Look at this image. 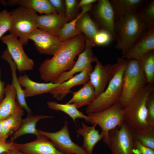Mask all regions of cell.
Segmentation results:
<instances>
[{
    "label": "cell",
    "instance_id": "cell-1",
    "mask_svg": "<svg viewBox=\"0 0 154 154\" xmlns=\"http://www.w3.org/2000/svg\"><path fill=\"white\" fill-rule=\"evenodd\" d=\"M85 37L82 33L62 42L53 56L44 61L39 68L40 78L44 82H53L62 73L71 70L75 57L83 51Z\"/></svg>",
    "mask_w": 154,
    "mask_h": 154
},
{
    "label": "cell",
    "instance_id": "cell-2",
    "mask_svg": "<svg viewBox=\"0 0 154 154\" xmlns=\"http://www.w3.org/2000/svg\"><path fill=\"white\" fill-rule=\"evenodd\" d=\"M115 47L123 55L129 50L138 39L151 27L150 24L137 13L128 11L116 14Z\"/></svg>",
    "mask_w": 154,
    "mask_h": 154
},
{
    "label": "cell",
    "instance_id": "cell-3",
    "mask_svg": "<svg viewBox=\"0 0 154 154\" xmlns=\"http://www.w3.org/2000/svg\"><path fill=\"white\" fill-rule=\"evenodd\" d=\"M127 60L122 56L117 58L116 72L109 82L107 88L92 102L85 110L88 114L106 109L118 102L122 91L123 77Z\"/></svg>",
    "mask_w": 154,
    "mask_h": 154
},
{
    "label": "cell",
    "instance_id": "cell-4",
    "mask_svg": "<svg viewBox=\"0 0 154 154\" xmlns=\"http://www.w3.org/2000/svg\"><path fill=\"white\" fill-rule=\"evenodd\" d=\"M154 92V84H147L140 90L124 108V122L133 131L149 125L147 120V102Z\"/></svg>",
    "mask_w": 154,
    "mask_h": 154
},
{
    "label": "cell",
    "instance_id": "cell-5",
    "mask_svg": "<svg viewBox=\"0 0 154 154\" xmlns=\"http://www.w3.org/2000/svg\"><path fill=\"white\" fill-rule=\"evenodd\" d=\"M127 60L123 75L122 92L117 102L124 108L147 84L139 61L133 59Z\"/></svg>",
    "mask_w": 154,
    "mask_h": 154
},
{
    "label": "cell",
    "instance_id": "cell-6",
    "mask_svg": "<svg viewBox=\"0 0 154 154\" xmlns=\"http://www.w3.org/2000/svg\"><path fill=\"white\" fill-rule=\"evenodd\" d=\"M86 121L92 125L96 124L100 127L104 135V142L109 145V133L117 127H120L124 122V108L118 102L110 107L102 111L88 114Z\"/></svg>",
    "mask_w": 154,
    "mask_h": 154
},
{
    "label": "cell",
    "instance_id": "cell-7",
    "mask_svg": "<svg viewBox=\"0 0 154 154\" xmlns=\"http://www.w3.org/2000/svg\"><path fill=\"white\" fill-rule=\"evenodd\" d=\"M11 22L10 34L19 37V40L23 45L28 42L29 34L37 28L36 19L37 15L35 11L22 6L10 11Z\"/></svg>",
    "mask_w": 154,
    "mask_h": 154
},
{
    "label": "cell",
    "instance_id": "cell-8",
    "mask_svg": "<svg viewBox=\"0 0 154 154\" xmlns=\"http://www.w3.org/2000/svg\"><path fill=\"white\" fill-rule=\"evenodd\" d=\"M108 136L111 154H133V131L124 122L121 127L111 130Z\"/></svg>",
    "mask_w": 154,
    "mask_h": 154
},
{
    "label": "cell",
    "instance_id": "cell-9",
    "mask_svg": "<svg viewBox=\"0 0 154 154\" xmlns=\"http://www.w3.org/2000/svg\"><path fill=\"white\" fill-rule=\"evenodd\" d=\"M68 124L65 121L63 126L59 131L50 132L38 130L41 134L48 137L56 147L66 154H89L83 148L72 140L70 135Z\"/></svg>",
    "mask_w": 154,
    "mask_h": 154
},
{
    "label": "cell",
    "instance_id": "cell-10",
    "mask_svg": "<svg viewBox=\"0 0 154 154\" xmlns=\"http://www.w3.org/2000/svg\"><path fill=\"white\" fill-rule=\"evenodd\" d=\"M1 39L7 45V48L19 72L33 69L34 61L25 53L23 48V44L17 37L10 33L3 36Z\"/></svg>",
    "mask_w": 154,
    "mask_h": 154
},
{
    "label": "cell",
    "instance_id": "cell-11",
    "mask_svg": "<svg viewBox=\"0 0 154 154\" xmlns=\"http://www.w3.org/2000/svg\"><path fill=\"white\" fill-rule=\"evenodd\" d=\"M85 42V48L79 55L73 67L70 70L61 73L52 83H61L72 77L76 73L86 70L92 71L93 68L92 63L95 61L96 57L92 51V47L94 44L92 41L86 37Z\"/></svg>",
    "mask_w": 154,
    "mask_h": 154
},
{
    "label": "cell",
    "instance_id": "cell-12",
    "mask_svg": "<svg viewBox=\"0 0 154 154\" xmlns=\"http://www.w3.org/2000/svg\"><path fill=\"white\" fill-rule=\"evenodd\" d=\"M95 62L96 64L90 74L89 79L94 88L96 98L104 91L107 83L114 75L117 64L116 62L104 66L96 56Z\"/></svg>",
    "mask_w": 154,
    "mask_h": 154
},
{
    "label": "cell",
    "instance_id": "cell-13",
    "mask_svg": "<svg viewBox=\"0 0 154 154\" xmlns=\"http://www.w3.org/2000/svg\"><path fill=\"white\" fill-rule=\"evenodd\" d=\"M92 14L101 29L108 32L113 40H116L115 13L110 1H98L93 11Z\"/></svg>",
    "mask_w": 154,
    "mask_h": 154
},
{
    "label": "cell",
    "instance_id": "cell-14",
    "mask_svg": "<svg viewBox=\"0 0 154 154\" xmlns=\"http://www.w3.org/2000/svg\"><path fill=\"white\" fill-rule=\"evenodd\" d=\"M27 38L34 41L39 53L49 55H54L62 42L58 37L38 28L30 33Z\"/></svg>",
    "mask_w": 154,
    "mask_h": 154
},
{
    "label": "cell",
    "instance_id": "cell-15",
    "mask_svg": "<svg viewBox=\"0 0 154 154\" xmlns=\"http://www.w3.org/2000/svg\"><path fill=\"white\" fill-rule=\"evenodd\" d=\"M15 146L25 154H66L59 151L48 137L41 134L33 141L23 143H15Z\"/></svg>",
    "mask_w": 154,
    "mask_h": 154
},
{
    "label": "cell",
    "instance_id": "cell-16",
    "mask_svg": "<svg viewBox=\"0 0 154 154\" xmlns=\"http://www.w3.org/2000/svg\"><path fill=\"white\" fill-rule=\"evenodd\" d=\"M154 50V27H151L122 57L127 60L139 61L146 54Z\"/></svg>",
    "mask_w": 154,
    "mask_h": 154
},
{
    "label": "cell",
    "instance_id": "cell-17",
    "mask_svg": "<svg viewBox=\"0 0 154 154\" xmlns=\"http://www.w3.org/2000/svg\"><path fill=\"white\" fill-rule=\"evenodd\" d=\"M68 21L64 15L59 14L37 15L36 19L38 28L58 37L60 31Z\"/></svg>",
    "mask_w": 154,
    "mask_h": 154
},
{
    "label": "cell",
    "instance_id": "cell-18",
    "mask_svg": "<svg viewBox=\"0 0 154 154\" xmlns=\"http://www.w3.org/2000/svg\"><path fill=\"white\" fill-rule=\"evenodd\" d=\"M91 72L88 70H85L60 83L49 93L57 100H62L68 94L72 93L71 88L76 85H84L89 81L90 74Z\"/></svg>",
    "mask_w": 154,
    "mask_h": 154
},
{
    "label": "cell",
    "instance_id": "cell-19",
    "mask_svg": "<svg viewBox=\"0 0 154 154\" xmlns=\"http://www.w3.org/2000/svg\"><path fill=\"white\" fill-rule=\"evenodd\" d=\"M18 80L21 86L25 88L23 90L25 98L49 93L60 84H54L52 82H37L31 80L29 76L26 74L20 76L18 78Z\"/></svg>",
    "mask_w": 154,
    "mask_h": 154
},
{
    "label": "cell",
    "instance_id": "cell-20",
    "mask_svg": "<svg viewBox=\"0 0 154 154\" xmlns=\"http://www.w3.org/2000/svg\"><path fill=\"white\" fill-rule=\"evenodd\" d=\"M16 98L14 86L12 84H7L5 97L0 102V120L5 119L22 108L16 101Z\"/></svg>",
    "mask_w": 154,
    "mask_h": 154
},
{
    "label": "cell",
    "instance_id": "cell-21",
    "mask_svg": "<svg viewBox=\"0 0 154 154\" xmlns=\"http://www.w3.org/2000/svg\"><path fill=\"white\" fill-rule=\"evenodd\" d=\"M1 58L7 61L9 64L11 69L12 77V84L14 86L16 92L17 102L19 105L27 112L28 114H32L33 112L28 106L24 94L23 90L20 85L16 74L17 68L7 48L1 56Z\"/></svg>",
    "mask_w": 154,
    "mask_h": 154
},
{
    "label": "cell",
    "instance_id": "cell-22",
    "mask_svg": "<svg viewBox=\"0 0 154 154\" xmlns=\"http://www.w3.org/2000/svg\"><path fill=\"white\" fill-rule=\"evenodd\" d=\"M97 125L94 124L91 126H88L82 121V127L77 130V134L84 138L82 147L89 154H92L95 146L104 137L102 132L100 133L99 130L96 129Z\"/></svg>",
    "mask_w": 154,
    "mask_h": 154
},
{
    "label": "cell",
    "instance_id": "cell-23",
    "mask_svg": "<svg viewBox=\"0 0 154 154\" xmlns=\"http://www.w3.org/2000/svg\"><path fill=\"white\" fill-rule=\"evenodd\" d=\"M53 117V116L48 115L28 114L25 119H23L19 129L12 135L11 141H13L21 136L28 134L34 135L37 137L39 136L41 134L36 128L37 122L42 119Z\"/></svg>",
    "mask_w": 154,
    "mask_h": 154
},
{
    "label": "cell",
    "instance_id": "cell-24",
    "mask_svg": "<svg viewBox=\"0 0 154 154\" xmlns=\"http://www.w3.org/2000/svg\"><path fill=\"white\" fill-rule=\"evenodd\" d=\"M72 93L73 96L66 103L73 104L77 108L88 105L96 98L94 88L89 81L79 90Z\"/></svg>",
    "mask_w": 154,
    "mask_h": 154
},
{
    "label": "cell",
    "instance_id": "cell-25",
    "mask_svg": "<svg viewBox=\"0 0 154 154\" xmlns=\"http://www.w3.org/2000/svg\"><path fill=\"white\" fill-rule=\"evenodd\" d=\"M24 110H19L3 120L2 127L0 139L5 141L10 136L12 135L19 128L23 119Z\"/></svg>",
    "mask_w": 154,
    "mask_h": 154
},
{
    "label": "cell",
    "instance_id": "cell-26",
    "mask_svg": "<svg viewBox=\"0 0 154 154\" xmlns=\"http://www.w3.org/2000/svg\"><path fill=\"white\" fill-rule=\"evenodd\" d=\"M14 5L25 7L40 14H58L48 0H14Z\"/></svg>",
    "mask_w": 154,
    "mask_h": 154
},
{
    "label": "cell",
    "instance_id": "cell-27",
    "mask_svg": "<svg viewBox=\"0 0 154 154\" xmlns=\"http://www.w3.org/2000/svg\"><path fill=\"white\" fill-rule=\"evenodd\" d=\"M92 7V4L81 7L82 11L81 13L72 21L64 24L60 31L58 35V38L61 42L82 33L76 28V22L83 14L90 10Z\"/></svg>",
    "mask_w": 154,
    "mask_h": 154
},
{
    "label": "cell",
    "instance_id": "cell-28",
    "mask_svg": "<svg viewBox=\"0 0 154 154\" xmlns=\"http://www.w3.org/2000/svg\"><path fill=\"white\" fill-rule=\"evenodd\" d=\"M76 27L83 33L85 37L93 42L94 36L100 29L97 23L87 12L78 19L76 23Z\"/></svg>",
    "mask_w": 154,
    "mask_h": 154
},
{
    "label": "cell",
    "instance_id": "cell-29",
    "mask_svg": "<svg viewBox=\"0 0 154 154\" xmlns=\"http://www.w3.org/2000/svg\"><path fill=\"white\" fill-rule=\"evenodd\" d=\"M148 1L143 0L110 1L114 9L115 15L128 11L137 13L143 6Z\"/></svg>",
    "mask_w": 154,
    "mask_h": 154
},
{
    "label": "cell",
    "instance_id": "cell-30",
    "mask_svg": "<svg viewBox=\"0 0 154 154\" xmlns=\"http://www.w3.org/2000/svg\"><path fill=\"white\" fill-rule=\"evenodd\" d=\"M47 104L50 109L57 111H61L67 114L75 122L77 118H83L85 121L88 119V116L78 110L73 104H60L54 101H48Z\"/></svg>",
    "mask_w": 154,
    "mask_h": 154
},
{
    "label": "cell",
    "instance_id": "cell-31",
    "mask_svg": "<svg viewBox=\"0 0 154 154\" xmlns=\"http://www.w3.org/2000/svg\"><path fill=\"white\" fill-rule=\"evenodd\" d=\"M139 61L147 84H154V50L147 53Z\"/></svg>",
    "mask_w": 154,
    "mask_h": 154
},
{
    "label": "cell",
    "instance_id": "cell-32",
    "mask_svg": "<svg viewBox=\"0 0 154 154\" xmlns=\"http://www.w3.org/2000/svg\"><path fill=\"white\" fill-rule=\"evenodd\" d=\"M133 135L134 139L154 150V126L149 125L143 129L133 131Z\"/></svg>",
    "mask_w": 154,
    "mask_h": 154
},
{
    "label": "cell",
    "instance_id": "cell-33",
    "mask_svg": "<svg viewBox=\"0 0 154 154\" xmlns=\"http://www.w3.org/2000/svg\"><path fill=\"white\" fill-rule=\"evenodd\" d=\"M150 24L154 25V1H149L137 12Z\"/></svg>",
    "mask_w": 154,
    "mask_h": 154
},
{
    "label": "cell",
    "instance_id": "cell-34",
    "mask_svg": "<svg viewBox=\"0 0 154 154\" xmlns=\"http://www.w3.org/2000/svg\"><path fill=\"white\" fill-rule=\"evenodd\" d=\"M11 22L10 11L5 9L0 11V39L7 32L10 31Z\"/></svg>",
    "mask_w": 154,
    "mask_h": 154
},
{
    "label": "cell",
    "instance_id": "cell-35",
    "mask_svg": "<svg viewBox=\"0 0 154 154\" xmlns=\"http://www.w3.org/2000/svg\"><path fill=\"white\" fill-rule=\"evenodd\" d=\"M114 40L110 33L103 29H100L94 36L93 42L98 46H105L109 44Z\"/></svg>",
    "mask_w": 154,
    "mask_h": 154
},
{
    "label": "cell",
    "instance_id": "cell-36",
    "mask_svg": "<svg viewBox=\"0 0 154 154\" xmlns=\"http://www.w3.org/2000/svg\"><path fill=\"white\" fill-rule=\"evenodd\" d=\"M154 92L149 96L147 102V120L149 125L154 126Z\"/></svg>",
    "mask_w": 154,
    "mask_h": 154
},
{
    "label": "cell",
    "instance_id": "cell-37",
    "mask_svg": "<svg viewBox=\"0 0 154 154\" xmlns=\"http://www.w3.org/2000/svg\"><path fill=\"white\" fill-rule=\"evenodd\" d=\"M77 1L76 0H65L64 3L66 10L64 15L68 20L72 19L77 8Z\"/></svg>",
    "mask_w": 154,
    "mask_h": 154
},
{
    "label": "cell",
    "instance_id": "cell-38",
    "mask_svg": "<svg viewBox=\"0 0 154 154\" xmlns=\"http://www.w3.org/2000/svg\"><path fill=\"white\" fill-rule=\"evenodd\" d=\"M133 154H154V150L145 146L134 138Z\"/></svg>",
    "mask_w": 154,
    "mask_h": 154
},
{
    "label": "cell",
    "instance_id": "cell-39",
    "mask_svg": "<svg viewBox=\"0 0 154 154\" xmlns=\"http://www.w3.org/2000/svg\"><path fill=\"white\" fill-rule=\"evenodd\" d=\"M48 0L58 14L64 15V8L63 1L61 0Z\"/></svg>",
    "mask_w": 154,
    "mask_h": 154
},
{
    "label": "cell",
    "instance_id": "cell-40",
    "mask_svg": "<svg viewBox=\"0 0 154 154\" xmlns=\"http://www.w3.org/2000/svg\"><path fill=\"white\" fill-rule=\"evenodd\" d=\"M15 143L12 141H7L0 139V154L15 148Z\"/></svg>",
    "mask_w": 154,
    "mask_h": 154
},
{
    "label": "cell",
    "instance_id": "cell-41",
    "mask_svg": "<svg viewBox=\"0 0 154 154\" xmlns=\"http://www.w3.org/2000/svg\"><path fill=\"white\" fill-rule=\"evenodd\" d=\"M1 70L0 68V102L4 98L5 96V82L1 79Z\"/></svg>",
    "mask_w": 154,
    "mask_h": 154
},
{
    "label": "cell",
    "instance_id": "cell-42",
    "mask_svg": "<svg viewBox=\"0 0 154 154\" xmlns=\"http://www.w3.org/2000/svg\"><path fill=\"white\" fill-rule=\"evenodd\" d=\"M96 0H82L77 4V8L82 7L92 4L97 1Z\"/></svg>",
    "mask_w": 154,
    "mask_h": 154
},
{
    "label": "cell",
    "instance_id": "cell-43",
    "mask_svg": "<svg viewBox=\"0 0 154 154\" xmlns=\"http://www.w3.org/2000/svg\"><path fill=\"white\" fill-rule=\"evenodd\" d=\"M1 154H25L21 151L17 149V148L10 149L7 151Z\"/></svg>",
    "mask_w": 154,
    "mask_h": 154
},
{
    "label": "cell",
    "instance_id": "cell-44",
    "mask_svg": "<svg viewBox=\"0 0 154 154\" xmlns=\"http://www.w3.org/2000/svg\"><path fill=\"white\" fill-rule=\"evenodd\" d=\"M0 3L5 6H6L7 5V2L5 0H0Z\"/></svg>",
    "mask_w": 154,
    "mask_h": 154
},
{
    "label": "cell",
    "instance_id": "cell-45",
    "mask_svg": "<svg viewBox=\"0 0 154 154\" xmlns=\"http://www.w3.org/2000/svg\"><path fill=\"white\" fill-rule=\"evenodd\" d=\"M3 120H0V136L2 132Z\"/></svg>",
    "mask_w": 154,
    "mask_h": 154
}]
</instances>
